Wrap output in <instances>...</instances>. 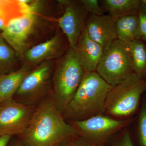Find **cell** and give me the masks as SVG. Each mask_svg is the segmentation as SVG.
I'll list each match as a JSON object with an SVG mask.
<instances>
[{
  "instance_id": "7402d4cb",
  "label": "cell",
  "mask_w": 146,
  "mask_h": 146,
  "mask_svg": "<svg viewBox=\"0 0 146 146\" xmlns=\"http://www.w3.org/2000/svg\"><path fill=\"white\" fill-rule=\"evenodd\" d=\"M138 14L141 37L146 42V6L142 4V3L141 9Z\"/></svg>"
},
{
  "instance_id": "ba28073f",
  "label": "cell",
  "mask_w": 146,
  "mask_h": 146,
  "mask_svg": "<svg viewBox=\"0 0 146 146\" xmlns=\"http://www.w3.org/2000/svg\"><path fill=\"white\" fill-rule=\"evenodd\" d=\"M33 110L24 104L12 100L0 106V136L21 135L28 125Z\"/></svg>"
},
{
  "instance_id": "4fadbf2b",
  "label": "cell",
  "mask_w": 146,
  "mask_h": 146,
  "mask_svg": "<svg viewBox=\"0 0 146 146\" xmlns=\"http://www.w3.org/2000/svg\"><path fill=\"white\" fill-rule=\"evenodd\" d=\"M62 50L61 37L57 34L46 42L30 48L23 58L29 63H43L59 57Z\"/></svg>"
},
{
  "instance_id": "5bb4252c",
  "label": "cell",
  "mask_w": 146,
  "mask_h": 146,
  "mask_svg": "<svg viewBox=\"0 0 146 146\" xmlns=\"http://www.w3.org/2000/svg\"><path fill=\"white\" fill-rule=\"evenodd\" d=\"M30 71L29 65H25L18 70L0 75V102L11 100Z\"/></svg>"
},
{
  "instance_id": "ac0fdd59",
  "label": "cell",
  "mask_w": 146,
  "mask_h": 146,
  "mask_svg": "<svg viewBox=\"0 0 146 146\" xmlns=\"http://www.w3.org/2000/svg\"><path fill=\"white\" fill-rule=\"evenodd\" d=\"M15 51L0 35V75L6 74L17 63Z\"/></svg>"
},
{
  "instance_id": "7c38bea8",
  "label": "cell",
  "mask_w": 146,
  "mask_h": 146,
  "mask_svg": "<svg viewBox=\"0 0 146 146\" xmlns=\"http://www.w3.org/2000/svg\"><path fill=\"white\" fill-rule=\"evenodd\" d=\"M75 51L84 73L96 71L104 49L90 38L85 25L82 31Z\"/></svg>"
},
{
  "instance_id": "83f0119b",
  "label": "cell",
  "mask_w": 146,
  "mask_h": 146,
  "mask_svg": "<svg viewBox=\"0 0 146 146\" xmlns=\"http://www.w3.org/2000/svg\"><path fill=\"white\" fill-rule=\"evenodd\" d=\"M141 3L142 4L146 6V0H143L141 1Z\"/></svg>"
},
{
  "instance_id": "30bf717a",
  "label": "cell",
  "mask_w": 146,
  "mask_h": 146,
  "mask_svg": "<svg viewBox=\"0 0 146 146\" xmlns=\"http://www.w3.org/2000/svg\"><path fill=\"white\" fill-rule=\"evenodd\" d=\"M65 10L58 20L59 26L66 35L70 48L75 50L79 38L86 23L88 11L81 2L61 1Z\"/></svg>"
},
{
  "instance_id": "44dd1931",
  "label": "cell",
  "mask_w": 146,
  "mask_h": 146,
  "mask_svg": "<svg viewBox=\"0 0 146 146\" xmlns=\"http://www.w3.org/2000/svg\"><path fill=\"white\" fill-rule=\"evenodd\" d=\"M83 6L88 12L98 16L104 15V11L100 6L97 0H82L80 1Z\"/></svg>"
},
{
  "instance_id": "d6986e66",
  "label": "cell",
  "mask_w": 146,
  "mask_h": 146,
  "mask_svg": "<svg viewBox=\"0 0 146 146\" xmlns=\"http://www.w3.org/2000/svg\"><path fill=\"white\" fill-rule=\"evenodd\" d=\"M25 10V5L21 0H0V18H3L8 23L12 18L24 13Z\"/></svg>"
},
{
  "instance_id": "2e32d148",
  "label": "cell",
  "mask_w": 146,
  "mask_h": 146,
  "mask_svg": "<svg viewBox=\"0 0 146 146\" xmlns=\"http://www.w3.org/2000/svg\"><path fill=\"white\" fill-rule=\"evenodd\" d=\"M103 9L115 20L122 17L138 14L141 9L139 0H104L102 1Z\"/></svg>"
},
{
  "instance_id": "277c9868",
  "label": "cell",
  "mask_w": 146,
  "mask_h": 146,
  "mask_svg": "<svg viewBox=\"0 0 146 146\" xmlns=\"http://www.w3.org/2000/svg\"><path fill=\"white\" fill-rule=\"evenodd\" d=\"M146 90V81L133 73L113 86L106 102L105 115L117 119H128L137 110Z\"/></svg>"
},
{
  "instance_id": "603a6c76",
  "label": "cell",
  "mask_w": 146,
  "mask_h": 146,
  "mask_svg": "<svg viewBox=\"0 0 146 146\" xmlns=\"http://www.w3.org/2000/svg\"><path fill=\"white\" fill-rule=\"evenodd\" d=\"M114 146H134L128 129L125 128L122 131L119 139Z\"/></svg>"
},
{
  "instance_id": "7a4b0ae2",
  "label": "cell",
  "mask_w": 146,
  "mask_h": 146,
  "mask_svg": "<svg viewBox=\"0 0 146 146\" xmlns=\"http://www.w3.org/2000/svg\"><path fill=\"white\" fill-rule=\"evenodd\" d=\"M113 87L97 72L84 73L78 89L64 112L65 117L72 121L104 114L106 102Z\"/></svg>"
},
{
  "instance_id": "3957f363",
  "label": "cell",
  "mask_w": 146,
  "mask_h": 146,
  "mask_svg": "<svg viewBox=\"0 0 146 146\" xmlns=\"http://www.w3.org/2000/svg\"><path fill=\"white\" fill-rule=\"evenodd\" d=\"M84 74L75 51L70 48L57 63L53 79L54 98L61 112L72 99Z\"/></svg>"
},
{
  "instance_id": "d4e9b609",
  "label": "cell",
  "mask_w": 146,
  "mask_h": 146,
  "mask_svg": "<svg viewBox=\"0 0 146 146\" xmlns=\"http://www.w3.org/2000/svg\"><path fill=\"white\" fill-rule=\"evenodd\" d=\"M7 23L8 22L4 19L0 18V32H2L5 29Z\"/></svg>"
},
{
  "instance_id": "f546056e",
  "label": "cell",
  "mask_w": 146,
  "mask_h": 146,
  "mask_svg": "<svg viewBox=\"0 0 146 146\" xmlns=\"http://www.w3.org/2000/svg\"><path fill=\"white\" fill-rule=\"evenodd\" d=\"M1 32H0V34H1Z\"/></svg>"
},
{
  "instance_id": "52a82bcc",
  "label": "cell",
  "mask_w": 146,
  "mask_h": 146,
  "mask_svg": "<svg viewBox=\"0 0 146 146\" xmlns=\"http://www.w3.org/2000/svg\"><path fill=\"white\" fill-rule=\"evenodd\" d=\"M131 122L129 119H117L102 114L86 119L72 121L77 135L94 144L107 141L119 131L126 128Z\"/></svg>"
},
{
  "instance_id": "9a60e30c",
  "label": "cell",
  "mask_w": 146,
  "mask_h": 146,
  "mask_svg": "<svg viewBox=\"0 0 146 146\" xmlns=\"http://www.w3.org/2000/svg\"><path fill=\"white\" fill-rule=\"evenodd\" d=\"M117 39L125 44L141 39L138 14L119 18L116 21Z\"/></svg>"
},
{
  "instance_id": "4316f807",
  "label": "cell",
  "mask_w": 146,
  "mask_h": 146,
  "mask_svg": "<svg viewBox=\"0 0 146 146\" xmlns=\"http://www.w3.org/2000/svg\"><path fill=\"white\" fill-rule=\"evenodd\" d=\"M25 146L24 145H23V144L21 143H18L16 144V145H14V146Z\"/></svg>"
},
{
  "instance_id": "e0dca14e",
  "label": "cell",
  "mask_w": 146,
  "mask_h": 146,
  "mask_svg": "<svg viewBox=\"0 0 146 146\" xmlns=\"http://www.w3.org/2000/svg\"><path fill=\"white\" fill-rule=\"evenodd\" d=\"M130 53L134 73L142 78L146 72V47L139 40L126 44Z\"/></svg>"
},
{
  "instance_id": "6da1fadb",
  "label": "cell",
  "mask_w": 146,
  "mask_h": 146,
  "mask_svg": "<svg viewBox=\"0 0 146 146\" xmlns=\"http://www.w3.org/2000/svg\"><path fill=\"white\" fill-rule=\"evenodd\" d=\"M21 135L25 146H58L77 134L72 126L65 121L52 95L35 109Z\"/></svg>"
},
{
  "instance_id": "f1b7e54d",
  "label": "cell",
  "mask_w": 146,
  "mask_h": 146,
  "mask_svg": "<svg viewBox=\"0 0 146 146\" xmlns=\"http://www.w3.org/2000/svg\"><path fill=\"white\" fill-rule=\"evenodd\" d=\"M90 146H98L96 145H91Z\"/></svg>"
},
{
  "instance_id": "ffe728a7",
  "label": "cell",
  "mask_w": 146,
  "mask_h": 146,
  "mask_svg": "<svg viewBox=\"0 0 146 146\" xmlns=\"http://www.w3.org/2000/svg\"><path fill=\"white\" fill-rule=\"evenodd\" d=\"M138 135L141 146H146V99L143 100L138 119Z\"/></svg>"
},
{
  "instance_id": "9c48e42d",
  "label": "cell",
  "mask_w": 146,
  "mask_h": 146,
  "mask_svg": "<svg viewBox=\"0 0 146 146\" xmlns=\"http://www.w3.org/2000/svg\"><path fill=\"white\" fill-rule=\"evenodd\" d=\"M53 67L52 61L42 63L26 76L16 93L22 100L35 101L46 93Z\"/></svg>"
},
{
  "instance_id": "484cf974",
  "label": "cell",
  "mask_w": 146,
  "mask_h": 146,
  "mask_svg": "<svg viewBox=\"0 0 146 146\" xmlns=\"http://www.w3.org/2000/svg\"><path fill=\"white\" fill-rule=\"evenodd\" d=\"M66 146H82L77 143H74V142H70L68 143Z\"/></svg>"
},
{
  "instance_id": "5b68a950",
  "label": "cell",
  "mask_w": 146,
  "mask_h": 146,
  "mask_svg": "<svg viewBox=\"0 0 146 146\" xmlns=\"http://www.w3.org/2000/svg\"><path fill=\"white\" fill-rule=\"evenodd\" d=\"M41 5L40 2L34 1L30 8L9 20L0 34L18 56L23 57L29 49L31 40L39 25L38 11Z\"/></svg>"
},
{
  "instance_id": "cb8c5ba5",
  "label": "cell",
  "mask_w": 146,
  "mask_h": 146,
  "mask_svg": "<svg viewBox=\"0 0 146 146\" xmlns=\"http://www.w3.org/2000/svg\"><path fill=\"white\" fill-rule=\"evenodd\" d=\"M11 137L8 135L0 136V146H7Z\"/></svg>"
},
{
  "instance_id": "8992f818",
  "label": "cell",
  "mask_w": 146,
  "mask_h": 146,
  "mask_svg": "<svg viewBox=\"0 0 146 146\" xmlns=\"http://www.w3.org/2000/svg\"><path fill=\"white\" fill-rule=\"evenodd\" d=\"M96 72L112 86L134 73L127 44L118 39L112 42L108 49L104 50Z\"/></svg>"
},
{
  "instance_id": "8fae6325",
  "label": "cell",
  "mask_w": 146,
  "mask_h": 146,
  "mask_svg": "<svg viewBox=\"0 0 146 146\" xmlns=\"http://www.w3.org/2000/svg\"><path fill=\"white\" fill-rule=\"evenodd\" d=\"M115 23L116 20L109 14L98 16L90 13L86 19L85 27L90 38L104 50L117 39Z\"/></svg>"
}]
</instances>
